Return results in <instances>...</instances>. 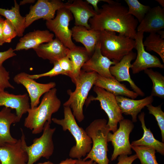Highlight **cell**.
<instances>
[{"label":"cell","mask_w":164,"mask_h":164,"mask_svg":"<svg viewBox=\"0 0 164 164\" xmlns=\"http://www.w3.org/2000/svg\"><path fill=\"white\" fill-rule=\"evenodd\" d=\"M128 8L121 3L105 4L89 20L91 29L117 32L135 39L138 22L128 14Z\"/></svg>","instance_id":"cell-1"},{"label":"cell","mask_w":164,"mask_h":164,"mask_svg":"<svg viewBox=\"0 0 164 164\" xmlns=\"http://www.w3.org/2000/svg\"><path fill=\"white\" fill-rule=\"evenodd\" d=\"M56 92V88L51 89L44 94L39 106L28 110L24 126L32 130V134L41 133L46 122L51 124L52 115L58 111L61 105Z\"/></svg>","instance_id":"cell-2"},{"label":"cell","mask_w":164,"mask_h":164,"mask_svg":"<svg viewBox=\"0 0 164 164\" xmlns=\"http://www.w3.org/2000/svg\"><path fill=\"white\" fill-rule=\"evenodd\" d=\"M64 114L63 119L53 118L52 121L60 125L63 131H69L75 139L76 144L70 150V157L72 159H81L86 156L91 150L92 140L85 130L79 126L69 107L64 106Z\"/></svg>","instance_id":"cell-3"},{"label":"cell","mask_w":164,"mask_h":164,"mask_svg":"<svg viewBox=\"0 0 164 164\" xmlns=\"http://www.w3.org/2000/svg\"><path fill=\"white\" fill-rule=\"evenodd\" d=\"M85 130L92 140V145L91 150L83 160L89 159L98 164H108L107 138L110 131L106 119L94 120Z\"/></svg>","instance_id":"cell-4"},{"label":"cell","mask_w":164,"mask_h":164,"mask_svg":"<svg viewBox=\"0 0 164 164\" xmlns=\"http://www.w3.org/2000/svg\"><path fill=\"white\" fill-rule=\"evenodd\" d=\"M97 74L94 71L86 72L81 70L75 85V90L73 92L70 90L67 91L69 97L63 104V106L70 107L73 115L79 122L84 119L83 106L89 91L94 85Z\"/></svg>","instance_id":"cell-5"},{"label":"cell","mask_w":164,"mask_h":164,"mask_svg":"<svg viewBox=\"0 0 164 164\" xmlns=\"http://www.w3.org/2000/svg\"><path fill=\"white\" fill-rule=\"evenodd\" d=\"M99 43L102 55L117 63L132 51L135 45V39L106 30L100 31Z\"/></svg>","instance_id":"cell-6"},{"label":"cell","mask_w":164,"mask_h":164,"mask_svg":"<svg viewBox=\"0 0 164 164\" xmlns=\"http://www.w3.org/2000/svg\"><path fill=\"white\" fill-rule=\"evenodd\" d=\"M21 129L22 135L20 138L23 148L28 156L27 164H33L42 157L49 159L53 155L54 150L53 137L56 128H51L50 124L46 122L42 135L39 138H35L32 144L29 146L27 145L23 130L21 128Z\"/></svg>","instance_id":"cell-7"},{"label":"cell","mask_w":164,"mask_h":164,"mask_svg":"<svg viewBox=\"0 0 164 164\" xmlns=\"http://www.w3.org/2000/svg\"><path fill=\"white\" fill-rule=\"evenodd\" d=\"M94 91L97 96H91L88 101H98L101 109L107 114L108 121L107 124L110 131L113 133L117 129L118 123L124 119L121 111L117 103L116 96L112 93L100 87L94 86Z\"/></svg>","instance_id":"cell-8"},{"label":"cell","mask_w":164,"mask_h":164,"mask_svg":"<svg viewBox=\"0 0 164 164\" xmlns=\"http://www.w3.org/2000/svg\"><path fill=\"white\" fill-rule=\"evenodd\" d=\"M73 19L71 12L64 7L56 11V15L53 19L46 21V22L47 28L70 50L76 46L72 41L71 30L69 27V22Z\"/></svg>","instance_id":"cell-9"},{"label":"cell","mask_w":164,"mask_h":164,"mask_svg":"<svg viewBox=\"0 0 164 164\" xmlns=\"http://www.w3.org/2000/svg\"><path fill=\"white\" fill-rule=\"evenodd\" d=\"M133 122L128 119H124L119 122V127L114 133L109 132L108 142H111L114 150L111 160H115L120 155H130L132 154L129 136L134 128Z\"/></svg>","instance_id":"cell-10"},{"label":"cell","mask_w":164,"mask_h":164,"mask_svg":"<svg viewBox=\"0 0 164 164\" xmlns=\"http://www.w3.org/2000/svg\"><path fill=\"white\" fill-rule=\"evenodd\" d=\"M65 6V3L60 0H38L31 6L29 13L25 16L26 28L39 19L47 21L53 19L56 12Z\"/></svg>","instance_id":"cell-11"},{"label":"cell","mask_w":164,"mask_h":164,"mask_svg":"<svg viewBox=\"0 0 164 164\" xmlns=\"http://www.w3.org/2000/svg\"><path fill=\"white\" fill-rule=\"evenodd\" d=\"M144 33L137 32L134 39L135 41L134 48L137 51V55L135 60L132 64L131 68L134 74L149 68H164V64L162 63L159 58L151 55L145 50L143 44Z\"/></svg>","instance_id":"cell-12"},{"label":"cell","mask_w":164,"mask_h":164,"mask_svg":"<svg viewBox=\"0 0 164 164\" xmlns=\"http://www.w3.org/2000/svg\"><path fill=\"white\" fill-rule=\"evenodd\" d=\"M29 75L27 73L22 72L16 75L13 80L17 84L22 85L26 89L30 100V107L32 108L38 106L41 97L55 88L56 84L53 82L47 84L39 83L30 78Z\"/></svg>","instance_id":"cell-13"},{"label":"cell","mask_w":164,"mask_h":164,"mask_svg":"<svg viewBox=\"0 0 164 164\" xmlns=\"http://www.w3.org/2000/svg\"><path fill=\"white\" fill-rule=\"evenodd\" d=\"M136 56V54L132 51L125 55L115 64L111 66L109 68L111 75L119 82L126 81L129 83L134 91L142 97L145 96L144 93L137 86L131 77L129 69L131 68L132 61Z\"/></svg>","instance_id":"cell-14"},{"label":"cell","mask_w":164,"mask_h":164,"mask_svg":"<svg viewBox=\"0 0 164 164\" xmlns=\"http://www.w3.org/2000/svg\"><path fill=\"white\" fill-rule=\"evenodd\" d=\"M116 63L102 55L99 42L93 54L84 64L82 70L86 72L94 71L102 77L115 78L111 74L109 68L111 65Z\"/></svg>","instance_id":"cell-15"},{"label":"cell","mask_w":164,"mask_h":164,"mask_svg":"<svg viewBox=\"0 0 164 164\" xmlns=\"http://www.w3.org/2000/svg\"><path fill=\"white\" fill-rule=\"evenodd\" d=\"M28 160L21 138L15 143H7L0 146L1 164H27Z\"/></svg>","instance_id":"cell-16"},{"label":"cell","mask_w":164,"mask_h":164,"mask_svg":"<svg viewBox=\"0 0 164 164\" xmlns=\"http://www.w3.org/2000/svg\"><path fill=\"white\" fill-rule=\"evenodd\" d=\"M65 8L72 14L75 20V26H82L88 29H91L88 22L97 12L86 1L74 0L72 2H67L65 3Z\"/></svg>","instance_id":"cell-17"},{"label":"cell","mask_w":164,"mask_h":164,"mask_svg":"<svg viewBox=\"0 0 164 164\" xmlns=\"http://www.w3.org/2000/svg\"><path fill=\"white\" fill-rule=\"evenodd\" d=\"M33 50L39 57L48 60L53 64L67 56L69 49L56 38L50 42L40 45Z\"/></svg>","instance_id":"cell-18"},{"label":"cell","mask_w":164,"mask_h":164,"mask_svg":"<svg viewBox=\"0 0 164 164\" xmlns=\"http://www.w3.org/2000/svg\"><path fill=\"white\" fill-rule=\"evenodd\" d=\"M29 100V95L26 93L15 95L7 91H0V106L15 109L18 122L30 108Z\"/></svg>","instance_id":"cell-19"},{"label":"cell","mask_w":164,"mask_h":164,"mask_svg":"<svg viewBox=\"0 0 164 164\" xmlns=\"http://www.w3.org/2000/svg\"><path fill=\"white\" fill-rule=\"evenodd\" d=\"M164 28V8H151L137 27V32L157 33Z\"/></svg>","instance_id":"cell-20"},{"label":"cell","mask_w":164,"mask_h":164,"mask_svg":"<svg viewBox=\"0 0 164 164\" xmlns=\"http://www.w3.org/2000/svg\"><path fill=\"white\" fill-rule=\"evenodd\" d=\"M116 99L122 114L130 115L133 122H137V115L141 110L147 105L152 104L154 100L153 97L151 95L138 100L121 95L116 96Z\"/></svg>","instance_id":"cell-21"},{"label":"cell","mask_w":164,"mask_h":164,"mask_svg":"<svg viewBox=\"0 0 164 164\" xmlns=\"http://www.w3.org/2000/svg\"><path fill=\"white\" fill-rule=\"evenodd\" d=\"M71 30L73 39L82 44L91 56L99 42L100 31L75 26L72 27Z\"/></svg>","instance_id":"cell-22"},{"label":"cell","mask_w":164,"mask_h":164,"mask_svg":"<svg viewBox=\"0 0 164 164\" xmlns=\"http://www.w3.org/2000/svg\"><path fill=\"white\" fill-rule=\"evenodd\" d=\"M54 34L48 30H36L27 33L21 38L14 51L35 49L40 45L52 41Z\"/></svg>","instance_id":"cell-23"},{"label":"cell","mask_w":164,"mask_h":164,"mask_svg":"<svg viewBox=\"0 0 164 164\" xmlns=\"http://www.w3.org/2000/svg\"><path fill=\"white\" fill-rule=\"evenodd\" d=\"M94 85L104 89L115 96L121 95L135 99L138 96L134 91L128 89L124 84L121 83L115 78H106L98 74Z\"/></svg>","instance_id":"cell-24"},{"label":"cell","mask_w":164,"mask_h":164,"mask_svg":"<svg viewBox=\"0 0 164 164\" xmlns=\"http://www.w3.org/2000/svg\"><path fill=\"white\" fill-rule=\"evenodd\" d=\"M18 122L16 114L11 109L4 107L0 111V146L5 143H16L18 140L13 137L10 132L11 125Z\"/></svg>","instance_id":"cell-25"},{"label":"cell","mask_w":164,"mask_h":164,"mask_svg":"<svg viewBox=\"0 0 164 164\" xmlns=\"http://www.w3.org/2000/svg\"><path fill=\"white\" fill-rule=\"evenodd\" d=\"M145 114L142 112L138 115V118L143 130L142 137L138 140L133 141L131 146H143L151 147L154 148L157 152L161 155H164V143L156 139L150 130L147 128L145 121Z\"/></svg>","instance_id":"cell-26"},{"label":"cell","mask_w":164,"mask_h":164,"mask_svg":"<svg viewBox=\"0 0 164 164\" xmlns=\"http://www.w3.org/2000/svg\"><path fill=\"white\" fill-rule=\"evenodd\" d=\"M67 56L73 64V70L71 80L75 85L83 66L91 56L84 47L77 46L69 49Z\"/></svg>","instance_id":"cell-27"},{"label":"cell","mask_w":164,"mask_h":164,"mask_svg":"<svg viewBox=\"0 0 164 164\" xmlns=\"http://www.w3.org/2000/svg\"><path fill=\"white\" fill-rule=\"evenodd\" d=\"M14 6L10 9L0 8V15L4 16L11 22L15 29L17 36L22 37L26 29V18L20 15L19 5L16 0H14Z\"/></svg>","instance_id":"cell-28"},{"label":"cell","mask_w":164,"mask_h":164,"mask_svg":"<svg viewBox=\"0 0 164 164\" xmlns=\"http://www.w3.org/2000/svg\"><path fill=\"white\" fill-rule=\"evenodd\" d=\"M151 80L153 84L151 95L164 98V77L162 74L152 69L144 70Z\"/></svg>","instance_id":"cell-29"},{"label":"cell","mask_w":164,"mask_h":164,"mask_svg":"<svg viewBox=\"0 0 164 164\" xmlns=\"http://www.w3.org/2000/svg\"><path fill=\"white\" fill-rule=\"evenodd\" d=\"M146 50L157 53L164 63V39L157 33H150L143 42Z\"/></svg>","instance_id":"cell-30"},{"label":"cell","mask_w":164,"mask_h":164,"mask_svg":"<svg viewBox=\"0 0 164 164\" xmlns=\"http://www.w3.org/2000/svg\"><path fill=\"white\" fill-rule=\"evenodd\" d=\"M131 148L135 152L141 164H159L154 148L143 146H131Z\"/></svg>","instance_id":"cell-31"},{"label":"cell","mask_w":164,"mask_h":164,"mask_svg":"<svg viewBox=\"0 0 164 164\" xmlns=\"http://www.w3.org/2000/svg\"><path fill=\"white\" fill-rule=\"evenodd\" d=\"M125 1L128 6V14L135 17L139 23L151 9L149 6L143 5L137 0Z\"/></svg>","instance_id":"cell-32"},{"label":"cell","mask_w":164,"mask_h":164,"mask_svg":"<svg viewBox=\"0 0 164 164\" xmlns=\"http://www.w3.org/2000/svg\"><path fill=\"white\" fill-rule=\"evenodd\" d=\"M162 104L157 106H154L152 104L147 105L149 113L153 115L157 122L158 125L161 131L162 137V142H164V112L162 110Z\"/></svg>","instance_id":"cell-33"},{"label":"cell","mask_w":164,"mask_h":164,"mask_svg":"<svg viewBox=\"0 0 164 164\" xmlns=\"http://www.w3.org/2000/svg\"><path fill=\"white\" fill-rule=\"evenodd\" d=\"M54 66L50 71L43 73L31 75L29 77L33 79H37L44 77H52L59 75H63L67 76L66 73L61 68L58 61L53 64Z\"/></svg>","instance_id":"cell-34"},{"label":"cell","mask_w":164,"mask_h":164,"mask_svg":"<svg viewBox=\"0 0 164 164\" xmlns=\"http://www.w3.org/2000/svg\"><path fill=\"white\" fill-rule=\"evenodd\" d=\"M2 34L5 43H10L17 36L15 28L7 19L4 20L2 28Z\"/></svg>","instance_id":"cell-35"},{"label":"cell","mask_w":164,"mask_h":164,"mask_svg":"<svg viewBox=\"0 0 164 164\" xmlns=\"http://www.w3.org/2000/svg\"><path fill=\"white\" fill-rule=\"evenodd\" d=\"M10 79L9 72L2 65L0 66V91H5L6 88H15L9 82Z\"/></svg>","instance_id":"cell-36"},{"label":"cell","mask_w":164,"mask_h":164,"mask_svg":"<svg viewBox=\"0 0 164 164\" xmlns=\"http://www.w3.org/2000/svg\"><path fill=\"white\" fill-rule=\"evenodd\" d=\"M58 62L61 68L66 73L67 76L71 79L73 67L72 63L70 58L67 56L60 59Z\"/></svg>","instance_id":"cell-37"},{"label":"cell","mask_w":164,"mask_h":164,"mask_svg":"<svg viewBox=\"0 0 164 164\" xmlns=\"http://www.w3.org/2000/svg\"><path fill=\"white\" fill-rule=\"evenodd\" d=\"M137 159L136 154L128 156V155H120L118 158V162L117 164H132Z\"/></svg>","instance_id":"cell-38"},{"label":"cell","mask_w":164,"mask_h":164,"mask_svg":"<svg viewBox=\"0 0 164 164\" xmlns=\"http://www.w3.org/2000/svg\"><path fill=\"white\" fill-rule=\"evenodd\" d=\"M14 51L10 47L6 51L0 52V66L2 65L3 63L5 60L16 55Z\"/></svg>","instance_id":"cell-39"},{"label":"cell","mask_w":164,"mask_h":164,"mask_svg":"<svg viewBox=\"0 0 164 164\" xmlns=\"http://www.w3.org/2000/svg\"><path fill=\"white\" fill-rule=\"evenodd\" d=\"M77 159H74L71 158H67L66 159L62 161L59 163L57 164H76ZM37 164H55L53 162L48 161L43 162H39Z\"/></svg>","instance_id":"cell-40"},{"label":"cell","mask_w":164,"mask_h":164,"mask_svg":"<svg viewBox=\"0 0 164 164\" xmlns=\"http://www.w3.org/2000/svg\"><path fill=\"white\" fill-rule=\"evenodd\" d=\"M86 1L88 4L92 5L94 7V9L97 13L99 9L98 7L97 4L99 2L102 1V0H86Z\"/></svg>","instance_id":"cell-41"},{"label":"cell","mask_w":164,"mask_h":164,"mask_svg":"<svg viewBox=\"0 0 164 164\" xmlns=\"http://www.w3.org/2000/svg\"><path fill=\"white\" fill-rule=\"evenodd\" d=\"M4 20L2 18H0V46L2 45L5 43L2 34V28Z\"/></svg>","instance_id":"cell-42"},{"label":"cell","mask_w":164,"mask_h":164,"mask_svg":"<svg viewBox=\"0 0 164 164\" xmlns=\"http://www.w3.org/2000/svg\"><path fill=\"white\" fill-rule=\"evenodd\" d=\"M94 162L91 160H84L82 159H77L76 164H93Z\"/></svg>","instance_id":"cell-43"},{"label":"cell","mask_w":164,"mask_h":164,"mask_svg":"<svg viewBox=\"0 0 164 164\" xmlns=\"http://www.w3.org/2000/svg\"><path fill=\"white\" fill-rule=\"evenodd\" d=\"M35 0H23L20 2L19 5H23L27 4H30L35 2Z\"/></svg>","instance_id":"cell-44"},{"label":"cell","mask_w":164,"mask_h":164,"mask_svg":"<svg viewBox=\"0 0 164 164\" xmlns=\"http://www.w3.org/2000/svg\"><path fill=\"white\" fill-rule=\"evenodd\" d=\"M162 7V8H164V0H156Z\"/></svg>","instance_id":"cell-45"},{"label":"cell","mask_w":164,"mask_h":164,"mask_svg":"<svg viewBox=\"0 0 164 164\" xmlns=\"http://www.w3.org/2000/svg\"><path fill=\"white\" fill-rule=\"evenodd\" d=\"M157 33L159 34L161 37L164 39V31L160 30L158 31Z\"/></svg>","instance_id":"cell-46"},{"label":"cell","mask_w":164,"mask_h":164,"mask_svg":"<svg viewBox=\"0 0 164 164\" xmlns=\"http://www.w3.org/2000/svg\"><path fill=\"white\" fill-rule=\"evenodd\" d=\"M93 164H97V163H96L95 162H94Z\"/></svg>","instance_id":"cell-47"},{"label":"cell","mask_w":164,"mask_h":164,"mask_svg":"<svg viewBox=\"0 0 164 164\" xmlns=\"http://www.w3.org/2000/svg\"><path fill=\"white\" fill-rule=\"evenodd\" d=\"M1 18V15H0V18Z\"/></svg>","instance_id":"cell-48"},{"label":"cell","mask_w":164,"mask_h":164,"mask_svg":"<svg viewBox=\"0 0 164 164\" xmlns=\"http://www.w3.org/2000/svg\"><path fill=\"white\" fill-rule=\"evenodd\" d=\"M0 164H1V162H0Z\"/></svg>","instance_id":"cell-49"}]
</instances>
